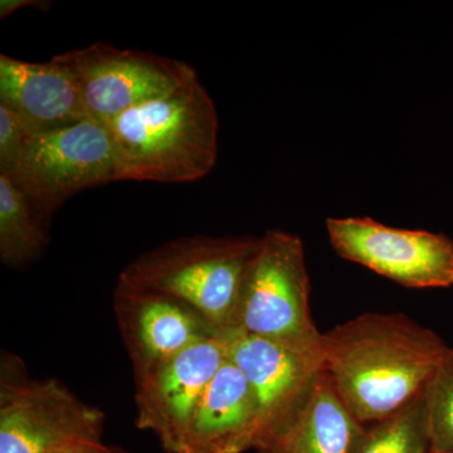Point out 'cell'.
Returning a JSON list of instances; mask_svg holds the SVG:
<instances>
[{
  "label": "cell",
  "mask_w": 453,
  "mask_h": 453,
  "mask_svg": "<svg viewBox=\"0 0 453 453\" xmlns=\"http://www.w3.org/2000/svg\"><path fill=\"white\" fill-rule=\"evenodd\" d=\"M325 372L349 412L372 425L421 395L449 347L402 314L368 312L324 334Z\"/></svg>",
  "instance_id": "1"
},
{
  "label": "cell",
  "mask_w": 453,
  "mask_h": 453,
  "mask_svg": "<svg viewBox=\"0 0 453 453\" xmlns=\"http://www.w3.org/2000/svg\"><path fill=\"white\" fill-rule=\"evenodd\" d=\"M120 180L192 183L219 157V113L198 74L106 125Z\"/></svg>",
  "instance_id": "2"
},
{
  "label": "cell",
  "mask_w": 453,
  "mask_h": 453,
  "mask_svg": "<svg viewBox=\"0 0 453 453\" xmlns=\"http://www.w3.org/2000/svg\"><path fill=\"white\" fill-rule=\"evenodd\" d=\"M259 243L253 235L177 238L134 259L119 285L173 297L219 329L238 330L241 292Z\"/></svg>",
  "instance_id": "3"
},
{
  "label": "cell",
  "mask_w": 453,
  "mask_h": 453,
  "mask_svg": "<svg viewBox=\"0 0 453 453\" xmlns=\"http://www.w3.org/2000/svg\"><path fill=\"white\" fill-rule=\"evenodd\" d=\"M235 327L249 335L323 349L310 312V277L299 235L271 229L262 235L238 305Z\"/></svg>",
  "instance_id": "4"
},
{
  "label": "cell",
  "mask_w": 453,
  "mask_h": 453,
  "mask_svg": "<svg viewBox=\"0 0 453 453\" xmlns=\"http://www.w3.org/2000/svg\"><path fill=\"white\" fill-rule=\"evenodd\" d=\"M2 174L43 219L82 190L120 181L111 134L91 120L31 134L16 163Z\"/></svg>",
  "instance_id": "5"
},
{
  "label": "cell",
  "mask_w": 453,
  "mask_h": 453,
  "mask_svg": "<svg viewBox=\"0 0 453 453\" xmlns=\"http://www.w3.org/2000/svg\"><path fill=\"white\" fill-rule=\"evenodd\" d=\"M3 365L0 453H58L103 443L104 413L58 380L19 377Z\"/></svg>",
  "instance_id": "6"
},
{
  "label": "cell",
  "mask_w": 453,
  "mask_h": 453,
  "mask_svg": "<svg viewBox=\"0 0 453 453\" xmlns=\"http://www.w3.org/2000/svg\"><path fill=\"white\" fill-rule=\"evenodd\" d=\"M73 74L88 120L107 125L133 107L195 76L186 62L96 42L53 56Z\"/></svg>",
  "instance_id": "7"
},
{
  "label": "cell",
  "mask_w": 453,
  "mask_h": 453,
  "mask_svg": "<svg viewBox=\"0 0 453 453\" xmlns=\"http://www.w3.org/2000/svg\"><path fill=\"white\" fill-rule=\"evenodd\" d=\"M241 330L208 336L165 362L136 372V425L159 438L169 453L180 452L205 390L229 357Z\"/></svg>",
  "instance_id": "8"
},
{
  "label": "cell",
  "mask_w": 453,
  "mask_h": 453,
  "mask_svg": "<svg viewBox=\"0 0 453 453\" xmlns=\"http://www.w3.org/2000/svg\"><path fill=\"white\" fill-rule=\"evenodd\" d=\"M326 231L342 258L404 288L453 286V241L445 234L393 228L369 217L329 219Z\"/></svg>",
  "instance_id": "9"
},
{
  "label": "cell",
  "mask_w": 453,
  "mask_h": 453,
  "mask_svg": "<svg viewBox=\"0 0 453 453\" xmlns=\"http://www.w3.org/2000/svg\"><path fill=\"white\" fill-rule=\"evenodd\" d=\"M229 359L243 372L257 399L261 416L257 449L291 422L325 371L324 349L242 332L232 340Z\"/></svg>",
  "instance_id": "10"
},
{
  "label": "cell",
  "mask_w": 453,
  "mask_h": 453,
  "mask_svg": "<svg viewBox=\"0 0 453 453\" xmlns=\"http://www.w3.org/2000/svg\"><path fill=\"white\" fill-rule=\"evenodd\" d=\"M115 308L135 372L165 362L196 342L229 332L173 297L118 285Z\"/></svg>",
  "instance_id": "11"
},
{
  "label": "cell",
  "mask_w": 453,
  "mask_h": 453,
  "mask_svg": "<svg viewBox=\"0 0 453 453\" xmlns=\"http://www.w3.org/2000/svg\"><path fill=\"white\" fill-rule=\"evenodd\" d=\"M259 442L257 399L228 357L205 390L179 453H243Z\"/></svg>",
  "instance_id": "12"
},
{
  "label": "cell",
  "mask_w": 453,
  "mask_h": 453,
  "mask_svg": "<svg viewBox=\"0 0 453 453\" xmlns=\"http://www.w3.org/2000/svg\"><path fill=\"white\" fill-rule=\"evenodd\" d=\"M0 105L32 134L88 120L73 74L55 58L46 64L0 55Z\"/></svg>",
  "instance_id": "13"
},
{
  "label": "cell",
  "mask_w": 453,
  "mask_h": 453,
  "mask_svg": "<svg viewBox=\"0 0 453 453\" xmlns=\"http://www.w3.org/2000/svg\"><path fill=\"white\" fill-rule=\"evenodd\" d=\"M365 425L349 412L323 372L308 401L257 453H353Z\"/></svg>",
  "instance_id": "14"
},
{
  "label": "cell",
  "mask_w": 453,
  "mask_h": 453,
  "mask_svg": "<svg viewBox=\"0 0 453 453\" xmlns=\"http://www.w3.org/2000/svg\"><path fill=\"white\" fill-rule=\"evenodd\" d=\"M43 219L13 181L0 173V258L8 267L35 261L49 244Z\"/></svg>",
  "instance_id": "15"
},
{
  "label": "cell",
  "mask_w": 453,
  "mask_h": 453,
  "mask_svg": "<svg viewBox=\"0 0 453 453\" xmlns=\"http://www.w3.org/2000/svg\"><path fill=\"white\" fill-rule=\"evenodd\" d=\"M353 453H431L425 390L396 412L365 426Z\"/></svg>",
  "instance_id": "16"
},
{
  "label": "cell",
  "mask_w": 453,
  "mask_h": 453,
  "mask_svg": "<svg viewBox=\"0 0 453 453\" xmlns=\"http://www.w3.org/2000/svg\"><path fill=\"white\" fill-rule=\"evenodd\" d=\"M432 453L453 452V348L425 388Z\"/></svg>",
  "instance_id": "17"
},
{
  "label": "cell",
  "mask_w": 453,
  "mask_h": 453,
  "mask_svg": "<svg viewBox=\"0 0 453 453\" xmlns=\"http://www.w3.org/2000/svg\"><path fill=\"white\" fill-rule=\"evenodd\" d=\"M31 134L16 113L0 105V173L13 166Z\"/></svg>",
  "instance_id": "18"
},
{
  "label": "cell",
  "mask_w": 453,
  "mask_h": 453,
  "mask_svg": "<svg viewBox=\"0 0 453 453\" xmlns=\"http://www.w3.org/2000/svg\"><path fill=\"white\" fill-rule=\"evenodd\" d=\"M50 2H38V0H2L0 2V19H4V18L13 14L14 12L27 7L40 8L42 11H46L47 8L50 7Z\"/></svg>",
  "instance_id": "19"
},
{
  "label": "cell",
  "mask_w": 453,
  "mask_h": 453,
  "mask_svg": "<svg viewBox=\"0 0 453 453\" xmlns=\"http://www.w3.org/2000/svg\"><path fill=\"white\" fill-rule=\"evenodd\" d=\"M58 453H129L122 451V449H115V447L106 446L105 443H98V445L73 447V449H65V451Z\"/></svg>",
  "instance_id": "20"
},
{
  "label": "cell",
  "mask_w": 453,
  "mask_h": 453,
  "mask_svg": "<svg viewBox=\"0 0 453 453\" xmlns=\"http://www.w3.org/2000/svg\"><path fill=\"white\" fill-rule=\"evenodd\" d=\"M432 453V452H431ZM442 453H453V452H442Z\"/></svg>",
  "instance_id": "21"
}]
</instances>
